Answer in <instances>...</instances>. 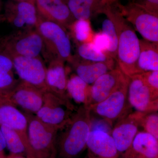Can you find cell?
<instances>
[{
	"instance_id": "cell-11",
	"label": "cell",
	"mask_w": 158,
	"mask_h": 158,
	"mask_svg": "<svg viewBox=\"0 0 158 158\" xmlns=\"http://www.w3.org/2000/svg\"><path fill=\"white\" fill-rule=\"evenodd\" d=\"M127 99L131 108L138 112L158 111V95L145 84L141 74L129 77Z\"/></svg>"
},
{
	"instance_id": "cell-7",
	"label": "cell",
	"mask_w": 158,
	"mask_h": 158,
	"mask_svg": "<svg viewBox=\"0 0 158 158\" xmlns=\"http://www.w3.org/2000/svg\"><path fill=\"white\" fill-rule=\"evenodd\" d=\"M126 19L143 37V39L158 44V16L136 3L120 6Z\"/></svg>"
},
{
	"instance_id": "cell-34",
	"label": "cell",
	"mask_w": 158,
	"mask_h": 158,
	"mask_svg": "<svg viewBox=\"0 0 158 158\" xmlns=\"http://www.w3.org/2000/svg\"><path fill=\"white\" fill-rule=\"evenodd\" d=\"M6 158H27L24 156L21 155L15 154L11 153Z\"/></svg>"
},
{
	"instance_id": "cell-18",
	"label": "cell",
	"mask_w": 158,
	"mask_h": 158,
	"mask_svg": "<svg viewBox=\"0 0 158 158\" xmlns=\"http://www.w3.org/2000/svg\"><path fill=\"white\" fill-rule=\"evenodd\" d=\"M138 122L131 113L117 122L112 131L113 137L119 155L131 146L139 131Z\"/></svg>"
},
{
	"instance_id": "cell-13",
	"label": "cell",
	"mask_w": 158,
	"mask_h": 158,
	"mask_svg": "<svg viewBox=\"0 0 158 158\" xmlns=\"http://www.w3.org/2000/svg\"><path fill=\"white\" fill-rule=\"evenodd\" d=\"M44 93L38 88L19 80L17 86L6 96L26 113L35 115L42 106Z\"/></svg>"
},
{
	"instance_id": "cell-4",
	"label": "cell",
	"mask_w": 158,
	"mask_h": 158,
	"mask_svg": "<svg viewBox=\"0 0 158 158\" xmlns=\"http://www.w3.org/2000/svg\"><path fill=\"white\" fill-rule=\"evenodd\" d=\"M25 114L28 119L29 144L35 158H57L59 130L42 122L34 114Z\"/></svg>"
},
{
	"instance_id": "cell-22",
	"label": "cell",
	"mask_w": 158,
	"mask_h": 158,
	"mask_svg": "<svg viewBox=\"0 0 158 158\" xmlns=\"http://www.w3.org/2000/svg\"><path fill=\"white\" fill-rule=\"evenodd\" d=\"M10 54L0 47V95L6 96L18 84Z\"/></svg>"
},
{
	"instance_id": "cell-26",
	"label": "cell",
	"mask_w": 158,
	"mask_h": 158,
	"mask_svg": "<svg viewBox=\"0 0 158 158\" xmlns=\"http://www.w3.org/2000/svg\"><path fill=\"white\" fill-rule=\"evenodd\" d=\"M76 56L85 61L106 62L115 60L106 53L97 48L92 42L77 44Z\"/></svg>"
},
{
	"instance_id": "cell-1",
	"label": "cell",
	"mask_w": 158,
	"mask_h": 158,
	"mask_svg": "<svg viewBox=\"0 0 158 158\" xmlns=\"http://www.w3.org/2000/svg\"><path fill=\"white\" fill-rule=\"evenodd\" d=\"M111 4L106 6L103 13L113 21L117 32L116 64L123 74L129 77L138 74L137 62L140 53V39L120 10L113 7Z\"/></svg>"
},
{
	"instance_id": "cell-25",
	"label": "cell",
	"mask_w": 158,
	"mask_h": 158,
	"mask_svg": "<svg viewBox=\"0 0 158 158\" xmlns=\"http://www.w3.org/2000/svg\"><path fill=\"white\" fill-rule=\"evenodd\" d=\"M66 90L69 97L77 103L89 107L90 99V85L75 73L68 77Z\"/></svg>"
},
{
	"instance_id": "cell-12",
	"label": "cell",
	"mask_w": 158,
	"mask_h": 158,
	"mask_svg": "<svg viewBox=\"0 0 158 158\" xmlns=\"http://www.w3.org/2000/svg\"><path fill=\"white\" fill-rule=\"evenodd\" d=\"M65 62L58 59L50 60L46 72V84L50 92L68 105L75 107L69 97L66 90L69 69Z\"/></svg>"
},
{
	"instance_id": "cell-29",
	"label": "cell",
	"mask_w": 158,
	"mask_h": 158,
	"mask_svg": "<svg viewBox=\"0 0 158 158\" xmlns=\"http://www.w3.org/2000/svg\"><path fill=\"white\" fill-rule=\"evenodd\" d=\"M102 33L106 35L109 41L107 54L116 62L118 48V36L113 21L109 18L107 17L103 21Z\"/></svg>"
},
{
	"instance_id": "cell-30",
	"label": "cell",
	"mask_w": 158,
	"mask_h": 158,
	"mask_svg": "<svg viewBox=\"0 0 158 158\" xmlns=\"http://www.w3.org/2000/svg\"><path fill=\"white\" fill-rule=\"evenodd\" d=\"M141 75L148 88L154 93L158 95V71L147 72Z\"/></svg>"
},
{
	"instance_id": "cell-23",
	"label": "cell",
	"mask_w": 158,
	"mask_h": 158,
	"mask_svg": "<svg viewBox=\"0 0 158 158\" xmlns=\"http://www.w3.org/2000/svg\"><path fill=\"white\" fill-rule=\"evenodd\" d=\"M137 68L138 74L158 71V44L140 39V53Z\"/></svg>"
},
{
	"instance_id": "cell-35",
	"label": "cell",
	"mask_w": 158,
	"mask_h": 158,
	"mask_svg": "<svg viewBox=\"0 0 158 158\" xmlns=\"http://www.w3.org/2000/svg\"><path fill=\"white\" fill-rule=\"evenodd\" d=\"M14 1H18V2H25L32 3L35 5V1L36 0H14Z\"/></svg>"
},
{
	"instance_id": "cell-17",
	"label": "cell",
	"mask_w": 158,
	"mask_h": 158,
	"mask_svg": "<svg viewBox=\"0 0 158 158\" xmlns=\"http://www.w3.org/2000/svg\"><path fill=\"white\" fill-rule=\"evenodd\" d=\"M0 126L10 128L28 138V119L6 96L0 95Z\"/></svg>"
},
{
	"instance_id": "cell-3",
	"label": "cell",
	"mask_w": 158,
	"mask_h": 158,
	"mask_svg": "<svg viewBox=\"0 0 158 158\" xmlns=\"http://www.w3.org/2000/svg\"><path fill=\"white\" fill-rule=\"evenodd\" d=\"M36 29L43 40L44 53L56 59L70 63L74 56L72 52L70 35L68 30L57 23L40 17Z\"/></svg>"
},
{
	"instance_id": "cell-21",
	"label": "cell",
	"mask_w": 158,
	"mask_h": 158,
	"mask_svg": "<svg viewBox=\"0 0 158 158\" xmlns=\"http://www.w3.org/2000/svg\"><path fill=\"white\" fill-rule=\"evenodd\" d=\"M75 20H87L103 13L108 4L114 0H65Z\"/></svg>"
},
{
	"instance_id": "cell-6",
	"label": "cell",
	"mask_w": 158,
	"mask_h": 158,
	"mask_svg": "<svg viewBox=\"0 0 158 158\" xmlns=\"http://www.w3.org/2000/svg\"><path fill=\"white\" fill-rule=\"evenodd\" d=\"M1 47L11 56L41 57L44 53L42 37L37 29L14 32L2 40Z\"/></svg>"
},
{
	"instance_id": "cell-19",
	"label": "cell",
	"mask_w": 158,
	"mask_h": 158,
	"mask_svg": "<svg viewBox=\"0 0 158 158\" xmlns=\"http://www.w3.org/2000/svg\"><path fill=\"white\" fill-rule=\"evenodd\" d=\"M70 64L75 72V73L90 85L116 66L115 60L106 62H90L80 59L76 56H74Z\"/></svg>"
},
{
	"instance_id": "cell-36",
	"label": "cell",
	"mask_w": 158,
	"mask_h": 158,
	"mask_svg": "<svg viewBox=\"0 0 158 158\" xmlns=\"http://www.w3.org/2000/svg\"><path fill=\"white\" fill-rule=\"evenodd\" d=\"M0 158H6L4 153H0Z\"/></svg>"
},
{
	"instance_id": "cell-33",
	"label": "cell",
	"mask_w": 158,
	"mask_h": 158,
	"mask_svg": "<svg viewBox=\"0 0 158 158\" xmlns=\"http://www.w3.org/2000/svg\"><path fill=\"white\" fill-rule=\"evenodd\" d=\"M6 147V141L2 131L0 127V153H4V149Z\"/></svg>"
},
{
	"instance_id": "cell-9",
	"label": "cell",
	"mask_w": 158,
	"mask_h": 158,
	"mask_svg": "<svg viewBox=\"0 0 158 158\" xmlns=\"http://www.w3.org/2000/svg\"><path fill=\"white\" fill-rule=\"evenodd\" d=\"M11 56L15 71L20 81L38 88L44 93L48 92L45 81L47 66L41 57Z\"/></svg>"
},
{
	"instance_id": "cell-16",
	"label": "cell",
	"mask_w": 158,
	"mask_h": 158,
	"mask_svg": "<svg viewBox=\"0 0 158 158\" xmlns=\"http://www.w3.org/2000/svg\"><path fill=\"white\" fill-rule=\"evenodd\" d=\"M89 158H118L116 144L111 135L100 130H91L87 142Z\"/></svg>"
},
{
	"instance_id": "cell-10",
	"label": "cell",
	"mask_w": 158,
	"mask_h": 158,
	"mask_svg": "<svg viewBox=\"0 0 158 158\" xmlns=\"http://www.w3.org/2000/svg\"><path fill=\"white\" fill-rule=\"evenodd\" d=\"M5 15L15 32L36 29L40 18L35 5L14 0L6 3Z\"/></svg>"
},
{
	"instance_id": "cell-28",
	"label": "cell",
	"mask_w": 158,
	"mask_h": 158,
	"mask_svg": "<svg viewBox=\"0 0 158 158\" xmlns=\"http://www.w3.org/2000/svg\"><path fill=\"white\" fill-rule=\"evenodd\" d=\"M131 113L138 122L139 127L143 129V131L158 139V111L143 113L136 111Z\"/></svg>"
},
{
	"instance_id": "cell-24",
	"label": "cell",
	"mask_w": 158,
	"mask_h": 158,
	"mask_svg": "<svg viewBox=\"0 0 158 158\" xmlns=\"http://www.w3.org/2000/svg\"><path fill=\"white\" fill-rule=\"evenodd\" d=\"M0 127L6 141V147L11 153L21 155L27 158H35L29 144L28 138L10 128Z\"/></svg>"
},
{
	"instance_id": "cell-15",
	"label": "cell",
	"mask_w": 158,
	"mask_h": 158,
	"mask_svg": "<svg viewBox=\"0 0 158 158\" xmlns=\"http://www.w3.org/2000/svg\"><path fill=\"white\" fill-rule=\"evenodd\" d=\"M40 17L61 25L68 30L75 21L65 0H36Z\"/></svg>"
},
{
	"instance_id": "cell-5",
	"label": "cell",
	"mask_w": 158,
	"mask_h": 158,
	"mask_svg": "<svg viewBox=\"0 0 158 158\" xmlns=\"http://www.w3.org/2000/svg\"><path fill=\"white\" fill-rule=\"evenodd\" d=\"M129 77L106 98L89 107L90 113L113 124L129 114L131 107L128 101Z\"/></svg>"
},
{
	"instance_id": "cell-32",
	"label": "cell",
	"mask_w": 158,
	"mask_h": 158,
	"mask_svg": "<svg viewBox=\"0 0 158 158\" xmlns=\"http://www.w3.org/2000/svg\"><path fill=\"white\" fill-rule=\"evenodd\" d=\"M135 3L150 12L158 15V0H139Z\"/></svg>"
},
{
	"instance_id": "cell-27",
	"label": "cell",
	"mask_w": 158,
	"mask_h": 158,
	"mask_svg": "<svg viewBox=\"0 0 158 158\" xmlns=\"http://www.w3.org/2000/svg\"><path fill=\"white\" fill-rule=\"evenodd\" d=\"M77 44L90 42L94 36L90 20H75L68 29Z\"/></svg>"
},
{
	"instance_id": "cell-8",
	"label": "cell",
	"mask_w": 158,
	"mask_h": 158,
	"mask_svg": "<svg viewBox=\"0 0 158 158\" xmlns=\"http://www.w3.org/2000/svg\"><path fill=\"white\" fill-rule=\"evenodd\" d=\"M76 110L51 92H46L42 106L35 115L42 122L60 131L68 123Z\"/></svg>"
},
{
	"instance_id": "cell-2",
	"label": "cell",
	"mask_w": 158,
	"mask_h": 158,
	"mask_svg": "<svg viewBox=\"0 0 158 158\" xmlns=\"http://www.w3.org/2000/svg\"><path fill=\"white\" fill-rule=\"evenodd\" d=\"M90 108L81 105L70 120L59 131L57 139V158H77L87 148L91 131Z\"/></svg>"
},
{
	"instance_id": "cell-37",
	"label": "cell",
	"mask_w": 158,
	"mask_h": 158,
	"mask_svg": "<svg viewBox=\"0 0 158 158\" xmlns=\"http://www.w3.org/2000/svg\"><path fill=\"white\" fill-rule=\"evenodd\" d=\"M0 7H1V1H0Z\"/></svg>"
},
{
	"instance_id": "cell-31",
	"label": "cell",
	"mask_w": 158,
	"mask_h": 158,
	"mask_svg": "<svg viewBox=\"0 0 158 158\" xmlns=\"http://www.w3.org/2000/svg\"><path fill=\"white\" fill-rule=\"evenodd\" d=\"M91 42L100 50L107 53L109 41L106 35L102 32L94 34Z\"/></svg>"
},
{
	"instance_id": "cell-20",
	"label": "cell",
	"mask_w": 158,
	"mask_h": 158,
	"mask_svg": "<svg viewBox=\"0 0 158 158\" xmlns=\"http://www.w3.org/2000/svg\"><path fill=\"white\" fill-rule=\"evenodd\" d=\"M121 158H158V139L144 131H139Z\"/></svg>"
},
{
	"instance_id": "cell-14",
	"label": "cell",
	"mask_w": 158,
	"mask_h": 158,
	"mask_svg": "<svg viewBox=\"0 0 158 158\" xmlns=\"http://www.w3.org/2000/svg\"><path fill=\"white\" fill-rule=\"evenodd\" d=\"M127 77L119 69L117 64L115 68L99 77L90 85L89 107L108 98Z\"/></svg>"
}]
</instances>
